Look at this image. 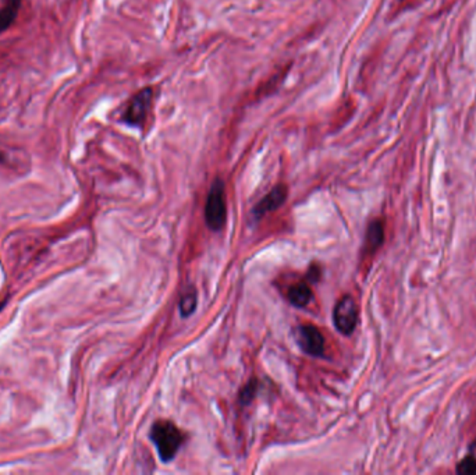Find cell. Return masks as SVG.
Returning <instances> with one entry per match:
<instances>
[{
  "mask_svg": "<svg viewBox=\"0 0 476 475\" xmlns=\"http://www.w3.org/2000/svg\"><path fill=\"white\" fill-rule=\"evenodd\" d=\"M151 441L158 449L163 463H168L176 457L184 443L183 432L170 421H158L151 429Z\"/></svg>",
  "mask_w": 476,
  "mask_h": 475,
  "instance_id": "obj_1",
  "label": "cell"
},
{
  "mask_svg": "<svg viewBox=\"0 0 476 475\" xmlns=\"http://www.w3.org/2000/svg\"><path fill=\"white\" fill-rule=\"evenodd\" d=\"M227 210L225 198V183L221 179H216L209 191L206 206H205V219L209 229L219 232L226 225Z\"/></svg>",
  "mask_w": 476,
  "mask_h": 475,
  "instance_id": "obj_2",
  "label": "cell"
},
{
  "mask_svg": "<svg viewBox=\"0 0 476 475\" xmlns=\"http://www.w3.org/2000/svg\"><path fill=\"white\" fill-rule=\"evenodd\" d=\"M333 321L337 330L345 336L354 332L358 322V308L351 295H344L334 307Z\"/></svg>",
  "mask_w": 476,
  "mask_h": 475,
  "instance_id": "obj_3",
  "label": "cell"
},
{
  "mask_svg": "<svg viewBox=\"0 0 476 475\" xmlns=\"http://www.w3.org/2000/svg\"><path fill=\"white\" fill-rule=\"evenodd\" d=\"M152 98H153L152 88H144L140 93H137L131 99H129L123 113V120L127 124H131V125H142L149 113Z\"/></svg>",
  "mask_w": 476,
  "mask_h": 475,
  "instance_id": "obj_4",
  "label": "cell"
},
{
  "mask_svg": "<svg viewBox=\"0 0 476 475\" xmlns=\"http://www.w3.org/2000/svg\"><path fill=\"white\" fill-rule=\"evenodd\" d=\"M294 337L304 353L314 357H321L325 353V339L314 325L298 326L294 332Z\"/></svg>",
  "mask_w": 476,
  "mask_h": 475,
  "instance_id": "obj_5",
  "label": "cell"
},
{
  "mask_svg": "<svg viewBox=\"0 0 476 475\" xmlns=\"http://www.w3.org/2000/svg\"><path fill=\"white\" fill-rule=\"evenodd\" d=\"M287 198V187L284 184L276 186L262 201H259L253 208L255 218H262L264 215L279 209Z\"/></svg>",
  "mask_w": 476,
  "mask_h": 475,
  "instance_id": "obj_6",
  "label": "cell"
},
{
  "mask_svg": "<svg viewBox=\"0 0 476 475\" xmlns=\"http://www.w3.org/2000/svg\"><path fill=\"white\" fill-rule=\"evenodd\" d=\"M287 297L294 307L304 308L312 300V290L307 282H299L290 287Z\"/></svg>",
  "mask_w": 476,
  "mask_h": 475,
  "instance_id": "obj_7",
  "label": "cell"
},
{
  "mask_svg": "<svg viewBox=\"0 0 476 475\" xmlns=\"http://www.w3.org/2000/svg\"><path fill=\"white\" fill-rule=\"evenodd\" d=\"M21 8V0H6L5 6L0 9V34L9 29L16 21Z\"/></svg>",
  "mask_w": 476,
  "mask_h": 475,
  "instance_id": "obj_8",
  "label": "cell"
},
{
  "mask_svg": "<svg viewBox=\"0 0 476 475\" xmlns=\"http://www.w3.org/2000/svg\"><path fill=\"white\" fill-rule=\"evenodd\" d=\"M384 240V232H383V225L380 221H373L366 232V239H365V249L366 252H375Z\"/></svg>",
  "mask_w": 476,
  "mask_h": 475,
  "instance_id": "obj_9",
  "label": "cell"
},
{
  "mask_svg": "<svg viewBox=\"0 0 476 475\" xmlns=\"http://www.w3.org/2000/svg\"><path fill=\"white\" fill-rule=\"evenodd\" d=\"M197 307V293L194 289H188L180 300V311L183 317H190Z\"/></svg>",
  "mask_w": 476,
  "mask_h": 475,
  "instance_id": "obj_10",
  "label": "cell"
},
{
  "mask_svg": "<svg viewBox=\"0 0 476 475\" xmlns=\"http://www.w3.org/2000/svg\"><path fill=\"white\" fill-rule=\"evenodd\" d=\"M457 472L458 474H464V475H472L476 474V460L472 459L471 456H466L465 459H462L457 467Z\"/></svg>",
  "mask_w": 476,
  "mask_h": 475,
  "instance_id": "obj_11",
  "label": "cell"
},
{
  "mask_svg": "<svg viewBox=\"0 0 476 475\" xmlns=\"http://www.w3.org/2000/svg\"><path fill=\"white\" fill-rule=\"evenodd\" d=\"M255 391H256V386H255V383H248L247 385V387H244V391L241 392V396H240V400H241V403L242 404H248V403H251V400L253 399V396H255Z\"/></svg>",
  "mask_w": 476,
  "mask_h": 475,
  "instance_id": "obj_12",
  "label": "cell"
},
{
  "mask_svg": "<svg viewBox=\"0 0 476 475\" xmlns=\"http://www.w3.org/2000/svg\"><path fill=\"white\" fill-rule=\"evenodd\" d=\"M468 456H471L472 459L476 460V439H475L473 443L469 446V454H468Z\"/></svg>",
  "mask_w": 476,
  "mask_h": 475,
  "instance_id": "obj_13",
  "label": "cell"
}]
</instances>
